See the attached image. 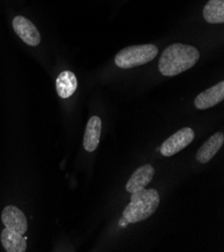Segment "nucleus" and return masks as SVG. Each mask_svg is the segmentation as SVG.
I'll list each match as a JSON object with an SVG mask.
<instances>
[{
	"label": "nucleus",
	"mask_w": 224,
	"mask_h": 252,
	"mask_svg": "<svg viewBox=\"0 0 224 252\" xmlns=\"http://www.w3.org/2000/svg\"><path fill=\"white\" fill-rule=\"evenodd\" d=\"M154 174L155 170L150 164H146L138 168L130 177L126 185V190L133 194L145 189L146 186L154 178Z\"/></svg>",
	"instance_id": "nucleus-8"
},
{
	"label": "nucleus",
	"mask_w": 224,
	"mask_h": 252,
	"mask_svg": "<svg viewBox=\"0 0 224 252\" xmlns=\"http://www.w3.org/2000/svg\"><path fill=\"white\" fill-rule=\"evenodd\" d=\"M200 54L188 44L173 43L169 45L159 60V70L165 77L178 75L196 64Z\"/></svg>",
	"instance_id": "nucleus-1"
},
{
	"label": "nucleus",
	"mask_w": 224,
	"mask_h": 252,
	"mask_svg": "<svg viewBox=\"0 0 224 252\" xmlns=\"http://www.w3.org/2000/svg\"><path fill=\"white\" fill-rule=\"evenodd\" d=\"M1 244L7 252H26L28 248L27 240L28 237H24L21 234L13 232L8 228H4L0 235Z\"/></svg>",
	"instance_id": "nucleus-11"
},
{
	"label": "nucleus",
	"mask_w": 224,
	"mask_h": 252,
	"mask_svg": "<svg viewBox=\"0 0 224 252\" xmlns=\"http://www.w3.org/2000/svg\"><path fill=\"white\" fill-rule=\"evenodd\" d=\"M195 134L191 128H183L170 136L160 147V152L165 157L178 154L194 140Z\"/></svg>",
	"instance_id": "nucleus-4"
},
{
	"label": "nucleus",
	"mask_w": 224,
	"mask_h": 252,
	"mask_svg": "<svg viewBox=\"0 0 224 252\" xmlns=\"http://www.w3.org/2000/svg\"><path fill=\"white\" fill-rule=\"evenodd\" d=\"M14 32L22 41L31 46H37L41 41V36L35 25L28 18L16 16L12 21Z\"/></svg>",
	"instance_id": "nucleus-5"
},
{
	"label": "nucleus",
	"mask_w": 224,
	"mask_h": 252,
	"mask_svg": "<svg viewBox=\"0 0 224 252\" xmlns=\"http://www.w3.org/2000/svg\"><path fill=\"white\" fill-rule=\"evenodd\" d=\"M158 55L154 44L133 45L121 49L115 58L116 64L121 68H132L153 61Z\"/></svg>",
	"instance_id": "nucleus-3"
},
{
	"label": "nucleus",
	"mask_w": 224,
	"mask_h": 252,
	"mask_svg": "<svg viewBox=\"0 0 224 252\" xmlns=\"http://www.w3.org/2000/svg\"><path fill=\"white\" fill-rule=\"evenodd\" d=\"M160 203V196L155 189H143L133 193L130 203L123 212L129 223H138L152 216Z\"/></svg>",
	"instance_id": "nucleus-2"
},
{
	"label": "nucleus",
	"mask_w": 224,
	"mask_h": 252,
	"mask_svg": "<svg viewBox=\"0 0 224 252\" xmlns=\"http://www.w3.org/2000/svg\"><path fill=\"white\" fill-rule=\"evenodd\" d=\"M224 143V135L223 133L217 132L213 136H211L205 143L199 148L196 153V159L199 163L205 164L208 163L219 151Z\"/></svg>",
	"instance_id": "nucleus-9"
},
{
	"label": "nucleus",
	"mask_w": 224,
	"mask_h": 252,
	"mask_svg": "<svg viewBox=\"0 0 224 252\" xmlns=\"http://www.w3.org/2000/svg\"><path fill=\"white\" fill-rule=\"evenodd\" d=\"M56 86L58 94L62 98H68L74 94L78 88L77 77L73 72L69 70H64L60 73L56 82Z\"/></svg>",
	"instance_id": "nucleus-12"
},
{
	"label": "nucleus",
	"mask_w": 224,
	"mask_h": 252,
	"mask_svg": "<svg viewBox=\"0 0 224 252\" xmlns=\"http://www.w3.org/2000/svg\"><path fill=\"white\" fill-rule=\"evenodd\" d=\"M129 224V222L125 219V218H121L120 219V221H119V225H120V227H123V228H125V227H127V225Z\"/></svg>",
	"instance_id": "nucleus-14"
},
{
	"label": "nucleus",
	"mask_w": 224,
	"mask_h": 252,
	"mask_svg": "<svg viewBox=\"0 0 224 252\" xmlns=\"http://www.w3.org/2000/svg\"><path fill=\"white\" fill-rule=\"evenodd\" d=\"M205 20L212 24L224 22V0H209L203 9Z\"/></svg>",
	"instance_id": "nucleus-13"
},
{
	"label": "nucleus",
	"mask_w": 224,
	"mask_h": 252,
	"mask_svg": "<svg viewBox=\"0 0 224 252\" xmlns=\"http://www.w3.org/2000/svg\"><path fill=\"white\" fill-rule=\"evenodd\" d=\"M102 133V121L97 116H93L86 127L84 136V148L88 152H94L96 150L99 138Z\"/></svg>",
	"instance_id": "nucleus-10"
},
{
	"label": "nucleus",
	"mask_w": 224,
	"mask_h": 252,
	"mask_svg": "<svg viewBox=\"0 0 224 252\" xmlns=\"http://www.w3.org/2000/svg\"><path fill=\"white\" fill-rule=\"evenodd\" d=\"M223 98L224 82H220L212 88L199 94L194 100V105L198 110H207L221 103Z\"/></svg>",
	"instance_id": "nucleus-7"
},
{
	"label": "nucleus",
	"mask_w": 224,
	"mask_h": 252,
	"mask_svg": "<svg viewBox=\"0 0 224 252\" xmlns=\"http://www.w3.org/2000/svg\"><path fill=\"white\" fill-rule=\"evenodd\" d=\"M1 220L5 227L13 232L23 235L28 231L27 217L16 206H6L2 211Z\"/></svg>",
	"instance_id": "nucleus-6"
}]
</instances>
